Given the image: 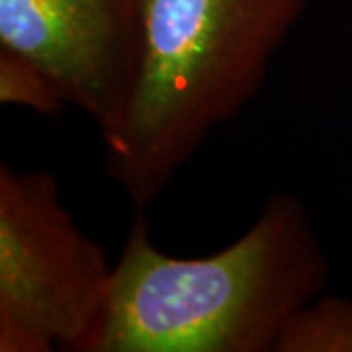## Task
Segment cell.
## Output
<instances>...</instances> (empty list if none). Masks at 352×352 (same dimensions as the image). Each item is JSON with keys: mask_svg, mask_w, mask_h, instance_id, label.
Instances as JSON below:
<instances>
[{"mask_svg": "<svg viewBox=\"0 0 352 352\" xmlns=\"http://www.w3.org/2000/svg\"><path fill=\"white\" fill-rule=\"evenodd\" d=\"M141 12L143 0H0V47L39 65L104 135L135 85Z\"/></svg>", "mask_w": 352, "mask_h": 352, "instance_id": "obj_4", "label": "cell"}, {"mask_svg": "<svg viewBox=\"0 0 352 352\" xmlns=\"http://www.w3.org/2000/svg\"><path fill=\"white\" fill-rule=\"evenodd\" d=\"M327 278L305 204L288 192L264 201L239 239L198 258L161 251L138 210L85 352H272Z\"/></svg>", "mask_w": 352, "mask_h": 352, "instance_id": "obj_1", "label": "cell"}, {"mask_svg": "<svg viewBox=\"0 0 352 352\" xmlns=\"http://www.w3.org/2000/svg\"><path fill=\"white\" fill-rule=\"evenodd\" d=\"M112 272L55 176L0 164V352H85Z\"/></svg>", "mask_w": 352, "mask_h": 352, "instance_id": "obj_3", "label": "cell"}, {"mask_svg": "<svg viewBox=\"0 0 352 352\" xmlns=\"http://www.w3.org/2000/svg\"><path fill=\"white\" fill-rule=\"evenodd\" d=\"M307 0H143L135 85L104 133L108 173L151 206L210 133L256 96Z\"/></svg>", "mask_w": 352, "mask_h": 352, "instance_id": "obj_2", "label": "cell"}, {"mask_svg": "<svg viewBox=\"0 0 352 352\" xmlns=\"http://www.w3.org/2000/svg\"><path fill=\"white\" fill-rule=\"evenodd\" d=\"M272 352H352V300L321 292L286 321Z\"/></svg>", "mask_w": 352, "mask_h": 352, "instance_id": "obj_5", "label": "cell"}, {"mask_svg": "<svg viewBox=\"0 0 352 352\" xmlns=\"http://www.w3.org/2000/svg\"><path fill=\"white\" fill-rule=\"evenodd\" d=\"M0 102L41 116H59L69 106L63 92L39 65L4 47H0Z\"/></svg>", "mask_w": 352, "mask_h": 352, "instance_id": "obj_6", "label": "cell"}]
</instances>
